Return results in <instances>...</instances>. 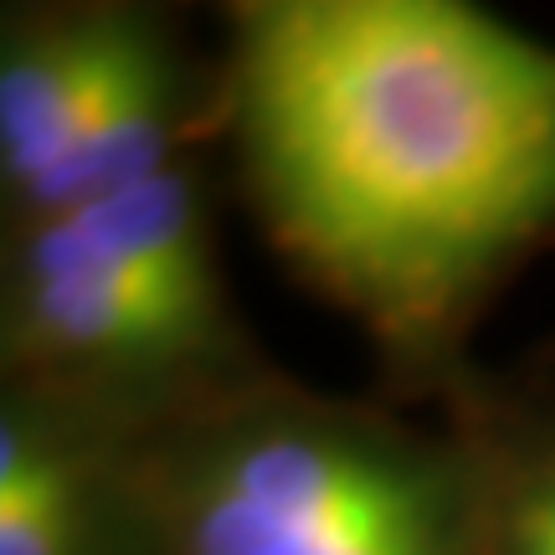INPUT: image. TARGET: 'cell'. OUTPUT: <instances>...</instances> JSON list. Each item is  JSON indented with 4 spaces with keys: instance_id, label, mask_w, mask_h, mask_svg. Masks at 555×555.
I'll use <instances>...</instances> for the list:
<instances>
[{
    "instance_id": "3957f363",
    "label": "cell",
    "mask_w": 555,
    "mask_h": 555,
    "mask_svg": "<svg viewBox=\"0 0 555 555\" xmlns=\"http://www.w3.org/2000/svg\"><path fill=\"white\" fill-rule=\"evenodd\" d=\"M11 330L31 360L88 380H159L221 356L211 335L150 294L78 221H31L11 268Z\"/></svg>"
},
{
    "instance_id": "277c9868",
    "label": "cell",
    "mask_w": 555,
    "mask_h": 555,
    "mask_svg": "<svg viewBox=\"0 0 555 555\" xmlns=\"http://www.w3.org/2000/svg\"><path fill=\"white\" fill-rule=\"evenodd\" d=\"M170 103H176L170 57H165L155 31L139 21L129 47L114 62V73L103 78L88 114L57 150V159L21 191L26 217H67V211H82V206L165 170Z\"/></svg>"
},
{
    "instance_id": "52a82bcc",
    "label": "cell",
    "mask_w": 555,
    "mask_h": 555,
    "mask_svg": "<svg viewBox=\"0 0 555 555\" xmlns=\"http://www.w3.org/2000/svg\"><path fill=\"white\" fill-rule=\"evenodd\" d=\"M99 478L57 416L11 401L0 416V555H93Z\"/></svg>"
},
{
    "instance_id": "5b68a950",
    "label": "cell",
    "mask_w": 555,
    "mask_h": 555,
    "mask_svg": "<svg viewBox=\"0 0 555 555\" xmlns=\"http://www.w3.org/2000/svg\"><path fill=\"white\" fill-rule=\"evenodd\" d=\"M134 26L139 16L88 11V16L31 26L5 47V62H0V170L16 196L57 159V150L88 114L103 78L114 73L119 52L129 47Z\"/></svg>"
},
{
    "instance_id": "ba28073f",
    "label": "cell",
    "mask_w": 555,
    "mask_h": 555,
    "mask_svg": "<svg viewBox=\"0 0 555 555\" xmlns=\"http://www.w3.org/2000/svg\"><path fill=\"white\" fill-rule=\"evenodd\" d=\"M483 555H555V442L519 453L483 494Z\"/></svg>"
},
{
    "instance_id": "8992f818",
    "label": "cell",
    "mask_w": 555,
    "mask_h": 555,
    "mask_svg": "<svg viewBox=\"0 0 555 555\" xmlns=\"http://www.w3.org/2000/svg\"><path fill=\"white\" fill-rule=\"evenodd\" d=\"M67 221H78L124 273H134L176 314H185L211 335H227L201 196L180 170L165 165V170L134 180V185H124L82 211H67Z\"/></svg>"
},
{
    "instance_id": "7a4b0ae2",
    "label": "cell",
    "mask_w": 555,
    "mask_h": 555,
    "mask_svg": "<svg viewBox=\"0 0 555 555\" xmlns=\"http://www.w3.org/2000/svg\"><path fill=\"white\" fill-rule=\"evenodd\" d=\"M170 555H483V494L412 437L319 412H242L165 453Z\"/></svg>"
},
{
    "instance_id": "6da1fadb",
    "label": "cell",
    "mask_w": 555,
    "mask_h": 555,
    "mask_svg": "<svg viewBox=\"0 0 555 555\" xmlns=\"http://www.w3.org/2000/svg\"><path fill=\"white\" fill-rule=\"evenodd\" d=\"M237 129L278 242L386 335L555 227V47L457 0L247 5Z\"/></svg>"
}]
</instances>
